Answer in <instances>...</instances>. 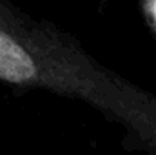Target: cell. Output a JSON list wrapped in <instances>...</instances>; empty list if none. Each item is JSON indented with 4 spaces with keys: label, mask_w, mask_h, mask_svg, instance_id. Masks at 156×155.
<instances>
[{
    "label": "cell",
    "mask_w": 156,
    "mask_h": 155,
    "mask_svg": "<svg viewBox=\"0 0 156 155\" xmlns=\"http://www.w3.org/2000/svg\"><path fill=\"white\" fill-rule=\"evenodd\" d=\"M145 11H147V20L156 31V0H151L145 4Z\"/></svg>",
    "instance_id": "cell-1"
}]
</instances>
